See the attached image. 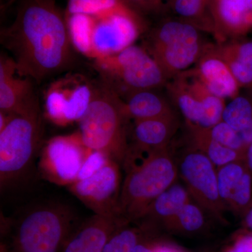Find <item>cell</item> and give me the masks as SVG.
Wrapping results in <instances>:
<instances>
[{"label": "cell", "instance_id": "cell-1", "mask_svg": "<svg viewBox=\"0 0 252 252\" xmlns=\"http://www.w3.org/2000/svg\"><path fill=\"white\" fill-rule=\"evenodd\" d=\"M18 75L38 83L70 69L75 51L65 12L55 0H22L14 22L1 31Z\"/></svg>", "mask_w": 252, "mask_h": 252}, {"label": "cell", "instance_id": "cell-2", "mask_svg": "<svg viewBox=\"0 0 252 252\" xmlns=\"http://www.w3.org/2000/svg\"><path fill=\"white\" fill-rule=\"evenodd\" d=\"M125 103L102 83L95 86L89 108L79 122V135L90 150L105 154L122 166L128 149V123Z\"/></svg>", "mask_w": 252, "mask_h": 252}, {"label": "cell", "instance_id": "cell-3", "mask_svg": "<svg viewBox=\"0 0 252 252\" xmlns=\"http://www.w3.org/2000/svg\"><path fill=\"white\" fill-rule=\"evenodd\" d=\"M74 49L94 60L117 54L132 44L148 30L143 15H113L94 17L66 15Z\"/></svg>", "mask_w": 252, "mask_h": 252}, {"label": "cell", "instance_id": "cell-4", "mask_svg": "<svg viewBox=\"0 0 252 252\" xmlns=\"http://www.w3.org/2000/svg\"><path fill=\"white\" fill-rule=\"evenodd\" d=\"M178 165L171 145L159 149L140 166L126 172L119 201V216L124 223L140 220L149 207L177 182Z\"/></svg>", "mask_w": 252, "mask_h": 252}, {"label": "cell", "instance_id": "cell-5", "mask_svg": "<svg viewBox=\"0 0 252 252\" xmlns=\"http://www.w3.org/2000/svg\"><path fill=\"white\" fill-rule=\"evenodd\" d=\"M147 32L144 47L168 80L195 65L207 42L203 31L175 16L162 18Z\"/></svg>", "mask_w": 252, "mask_h": 252}, {"label": "cell", "instance_id": "cell-6", "mask_svg": "<svg viewBox=\"0 0 252 252\" xmlns=\"http://www.w3.org/2000/svg\"><path fill=\"white\" fill-rule=\"evenodd\" d=\"M100 82L124 100L144 90H159L168 79L144 46L132 44L117 54L94 60Z\"/></svg>", "mask_w": 252, "mask_h": 252}, {"label": "cell", "instance_id": "cell-7", "mask_svg": "<svg viewBox=\"0 0 252 252\" xmlns=\"http://www.w3.org/2000/svg\"><path fill=\"white\" fill-rule=\"evenodd\" d=\"M39 101L18 114L9 115L0 130L1 190L19 180L31 167L42 137Z\"/></svg>", "mask_w": 252, "mask_h": 252}, {"label": "cell", "instance_id": "cell-8", "mask_svg": "<svg viewBox=\"0 0 252 252\" xmlns=\"http://www.w3.org/2000/svg\"><path fill=\"white\" fill-rule=\"evenodd\" d=\"M67 205L49 203L31 209L18 220L12 252H61L76 227Z\"/></svg>", "mask_w": 252, "mask_h": 252}, {"label": "cell", "instance_id": "cell-9", "mask_svg": "<svg viewBox=\"0 0 252 252\" xmlns=\"http://www.w3.org/2000/svg\"><path fill=\"white\" fill-rule=\"evenodd\" d=\"M165 88L187 124L207 128L222 121L225 100L210 92L193 67L169 80Z\"/></svg>", "mask_w": 252, "mask_h": 252}, {"label": "cell", "instance_id": "cell-10", "mask_svg": "<svg viewBox=\"0 0 252 252\" xmlns=\"http://www.w3.org/2000/svg\"><path fill=\"white\" fill-rule=\"evenodd\" d=\"M182 177L190 197L206 211L220 220L226 210L219 192L217 167L201 152L191 146L177 162Z\"/></svg>", "mask_w": 252, "mask_h": 252}, {"label": "cell", "instance_id": "cell-11", "mask_svg": "<svg viewBox=\"0 0 252 252\" xmlns=\"http://www.w3.org/2000/svg\"><path fill=\"white\" fill-rule=\"evenodd\" d=\"M90 151L79 132L53 137L41 150L39 164L41 175L56 185H71L77 181Z\"/></svg>", "mask_w": 252, "mask_h": 252}, {"label": "cell", "instance_id": "cell-12", "mask_svg": "<svg viewBox=\"0 0 252 252\" xmlns=\"http://www.w3.org/2000/svg\"><path fill=\"white\" fill-rule=\"evenodd\" d=\"M94 89L95 85L77 74L55 81L46 94L47 117L59 126L79 122L89 108Z\"/></svg>", "mask_w": 252, "mask_h": 252}, {"label": "cell", "instance_id": "cell-13", "mask_svg": "<svg viewBox=\"0 0 252 252\" xmlns=\"http://www.w3.org/2000/svg\"><path fill=\"white\" fill-rule=\"evenodd\" d=\"M122 185L121 165L111 160L94 175L69 185V189L94 215L120 220L119 201Z\"/></svg>", "mask_w": 252, "mask_h": 252}, {"label": "cell", "instance_id": "cell-14", "mask_svg": "<svg viewBox=\"0 0 252 252\" xmlns=\"http://www.w3.org/2000/svg\"><path fill=\"white\" fill-rule=\"evenodd\" d=\"M210 11L218 44L252 31V0H210Z\"/></svg>", "mask_w": 252, "mask_h": 252}, {"label": "cell", "instance_id": "cell-15", "mask_svg": "<svg viewBox=\"0 0 252 252\" xmlns=\"http://www.w3.org/2000/svg\"><path fill=\"white\" fill-rule=\"evenodd\" d=\"M219 192L226 210L243 215L252 205V172L245 160L217 167Z\"/></svg>", "mask_w": 252, "mask_h": 252}, {"label": "cell", "instance_id": "cell-16", "mask_svg": "<svg viewBox=\"0 0 252 252\" xmlns=\"http://www.w3.org/2000/svg\"><path fill=\"white\" fill-rule=\"evenodd\" d=\"M193 67L204 85L217 97L230 100L240 94L241 88L220 56L216 42H207Z\"/></svg>", "mask_w": 252, "mask_h": 252}, {"label": "cell", "instance_id": "cell-17", "mask_svg": "<svg viewBox=\"0 0 252 252\" xmlns=\"http://www.w3.org/2000/svg\"><path fill=\"white\" fill-rule=\"evenodd\" d=\"M31 79L18 75L11 56H0V112L7 115L18 114L35 102Z\"/></svg>", "mask_w": 252, "mask_h": 252}, {"label": "cell", "instance_id": "cell-18", "mask_svg": "<svg viewBox=\"0 0 252 252\" xmlns=\"http://www.w3.org/2000/svg\"><path fill=\"white\" fill-rule=\"evenodd\" d=\"M124 224L115 217L94 215L75 228L61 252H102L113 233Z\"/></svg>", "mask_w": 252, "mask_h": 252}, {"label": "cell", "instance_id": "cell-19", "mask_svg": "<svg viewBox=\"0 0 252 252\" xmlns=\"http://www.w3.org/2000/svg\"><path fill=\"white\" fill-rule=\"evenodd\" d=\"M185 186L175 182L152 203L140 220L142 225L154 230L158 226L165 228L186 203L191 200Z\"/></svg>", "mask_w": 252, "mask_h": 252}, {"label": "cell", "instance_id": "cell-20", "mask_svg": "<svg viewBox=\"0 0 252 252\" xmlns=\"http://www.w3.org/2000/svg\"><path fill=\"white\" fill-rule=\"evenodd\" d=\"M177 116L161 119L133 120L134 142L144 148L158 150L171 145L178 129Z\"/></svg>", "mask_w": 252, "mask_h": 252}, {"label": "cell", "instance_id": "cell-21", "mask_svg": "<svg viewBox=\"0 0 252 252\" xmlns=\"http://www.w3.org/2000/svg\"><path fill=\"white\" fill-rule=\"evenodd\" d=\"M217 43V42H216ZM217 49L240 88L252 86V39L243 38L217 43Z\"/></svg>", "mask_w": 252, "mask_h": 252}, {"label": "cell", "instance_id": "cell-22", "mask_svg": "<svg viewBox=\"0 0 252 252\" xmlns=\"http://www.w3.org/2000/svg\"><path fill=\"white\" fill-rule=\"evenodd\" d=\"M126 112L131 120L175 117L171 104L158 90H144L124 99Z\"/></svg>", "mask_w": 252, "mask_h": 252}, {"label": "cell", "instance_id": "cell-23", "mask_svg": "<svg viewBox=\"0 0 252 252\" xmlns=\"http://www.w3.org/2000/svg\"><path fill=\"white\" fill-rule=\"evenodd\" d=\"M186 126L190 145L205 154L217 167L245 158L244 154L227 148L214 140L205 127L187 123Z\"/></svg>", "mask_w": 252, "mask_h": 252}, {"label": "cell", "instance_id": "cell-24", "mask_svg": "<svg viewBox=\"0 0 252 252\" xmlns=\"http://www.w3.org/2000/svg\"><path fill=\"white\" fill-rule=\"evenodd\" d=\"M167 11H170L175 17L193 25L203 32L213 35L210 0H167Z\"/></svg>", "mask_w": 252, "mask_h": 252}, {"label": "cell", "instance_id": "cell-25", "mask_svg": "<svg viewBox=\"0 0 252 252\" xmlns=\"http://www.w3.org/2000/svg\"><path fill=\"white\" fill-rule=\"evenodd\" d=\"M222 121L238 132L247 149L252 142V97L238 94L225 104Z\"/></svg>", "mask_w": 252, "mask_h": 252}, {"label": "cell", "instance_id": "cell-26", "mask_svg": "<svg viewBox=\"0 0 252 252\" xmlns=\"http://www.w3.org/2000/svg\"><path fill=\"white\" fill-rule=\"evenodd\" d=\"M65 14L104 17L113 15H135L140 13L133 9L126 0H68Z\"/></svg>", "mask_w": 252, "mask_h": 252}, {"label": "cell", "instance_id": "cell-27", "mask_svg": "<svg viewBox=\"0 0 252 252\" xmlns=\"http://www.w3.org/2000/svg\"><path fill=\"white\" fill-rule=\"evenodd\" d=\"M204 210L192 199L186 203L180 212L165 226V229L176 233H193L205 225Z\"/></svg>", "mask_w": 252, "mask_h": 252}, {"label": "cell", "instance_id": "cell-28", "mask_svg": "<svg viewBox=\"0 0 252 252\" xmlns=\"http://www.w3.org/2000/svg\"><path fill=\"white\" fill-rule=\"evenodd\" d=\"M131 223L119 227L106 244L102 252H133L137 244L152 231L143 225L132 226Z\"/></svg>", "mask_w": 252, "mask_h": 252}, {"label": "cell", "instance_id": "cell-29", "mask_svg": "<svg viewBox=\"0 0 252 252\" xmlns=\"http://www.w3.org/2000/svg\"><path fill=\"white\" fill-rule=\"evenodd\" d=\"M205 129L207 133L219 143L245 155L247 149L246 145L244 143L238 132L223 121H220L215 126Z\"/></svg>", "mask_w": 252, "mask_h": 252}, {"label": "cell", "instance_id": "cell-30", "mask_svg": "<svg viewBox=\"0 0 252 252\" xmlns=\"http://www.w3.org/2000/svg\"><path fill=\"white\" fill-rule=\"evenodd\" d=\"M111 160L112 159L102 152L91 150L81 167L77 181L85 180L94 175Z\"/></svg>", "mask_w": 252, "mask_h": 252}, {"label": "cell", "instance_id": "cell-31", "mask_svg": "<svg viewBox=\"0 0 252 252\" xmlns=\"http://www.w3.org/2000/svg\"><path fill=\"white\" fill-rule=\"evenodd\" d=\"M141 14L158 15L166 12L167 0H126Z\"/></svg>", "mask_w": 252, "mask_h": 252}, {"label": "cell", "instance_id": "cell-32", "mask_svg": "<svg viewBox=\"0 0 252 252\" xmlns=\"http://www.w3.org/2000/svg\"><path fill=\"white\" fill-rule=\"evenodd\" d=\"M221 252H252V232L245 230L235 235Z\"/></svg>", "mask_w": 252, "mask_h": 252}, {"label": "cell", "instance_id": "cell-33", "mask_svg": "<svg viewBox=\"0 0 252 252\" xmlns=\"http://www.w3.org/2000/svg\"><path fill=\"white\" fill-rule=\"evenodd\" d=\"M153 233L154 231L150 232L145 235L137 244L134 248L133 252H154L158 240L153 238Z\"/></svg>", "mask_w": 252, "mask_h": 252}, {"label": "cell", "instance_id": "cell-34", "mask_svg": "<svg viewBox=\"0 0 252 252\" xmlns=\"http://www.w3.org/2000/svg\"><path fill=\"white\" fill-rule=\"evenodd\" d=\"M183 250H181L178 247L172 245L170 243L158 240L157 246L154 252H182Z\"/></svg>", "mask_w": 252, "mask_h": 252}, {"label": "cell", "instance_id": "cell-35", "mask_svg": "<svg viewBox=\"0 0 252 252\" xmlns=\"http://www.w3.org/2000/svg\"><path fill=\"white\" fill-rule=\"evenodd\" d=\"M244 217V223H245V227L247 229L252 232V205L246 213L243 215Z\"/></svg>", "mask_w": 252, "mask_h": 252}, {"label": "cell", "instance_id": "cell-36", "mask_svg": "<svg viewBox=\"0 0 252 252\" xmlns=\"http://www.w3.org/2000/svg\"><path fill=\"white\" fill-rule=\"evenodd\" d=\"M245 160L247 165L252 172V142L249 145L245 153Z\"/></svg>", "mask_w": 252, "mask_h": 252}, {"label": "cell", "instance_id": "cell-37", "mask_svg": "<svg viewBox=\"0 0 252 252\" xmlns=\"http://www.w3.org/2000/svg\"><path fill=\"white\" fill-rule=\"evenodd\" d=\"M185 252V251H183V252Z\"/></svg>", "mask_w": 252, "mask_h": 252}]
</instances>
